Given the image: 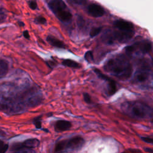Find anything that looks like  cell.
Masks as SVG:
<instances>
[{"mask_svg":"<svg viewBox=\"0 0 153 153\" xmlns=\"http://www.w3.org/2000/svg\"><path fill=\"white\" fill-rule=\"evenodd\" d=\"M105 71L120 79H127L132 74L131 64L124 55H119L108 60L103 66Z\"/></svg>","mask_w":153,"mask_h":153,"instance_id":"obj_1","label":"cell"},{"mask_svg":"<svg viewBox=\"0 0 153 153\" xmlns=\"http://www.w3.org/2000/svg\"><path fill=\"white\" fill-rule=\"evenodd\" d=\"M88 14L94 17H100L104 15V9L100 5L92 4L88 7Z\"/></svg>","mask_w":153,"mask_h":153,"instance_id":"obj_11","label":"cell"},{"mask_svg":"<svg viewBox=\"0 0 153 153\" xmlns=\"http://www.w3.org/2000/svg\"><path fill=\"white\" fill-rule=\"evenodd\" d=\"M6 18V15L3 11H0V22H3Z\"/></svg>","mask_w":153,"mask_h":153,"instance_id":"obj_25","label":"cell"},{"mask_svg":"<svg viewBox=\"0 0 153 153\" xmlns=\"http://www.w3.org/2000/svg\"><path fill=\"white\" fill-rule=\"evenodd\" d=\"M75 3L79 4V5H83L85 4L87 0H74Z\"/></svg>","mask_w":153,"mask_h":153,"instance_id":"obj_26","label":"cell"},{"mask_svg":"<svg viewBox=\"0 0 153 153\" xmlns=\"http://www.w3.org/2000/svg\"><path fill=\"white\" fill-rule=\"evenodd\" d=\"M134 34V30L123 31L119 30L107 33V34L103 36V39L104 41L108 44H114L115 42L123 43L130 40L133 37Z\"/></svg>","mask_w":153,"mask_h":153,"instance_id":"obj_4","label":"cell"},{"mask_svg":"<svg viewBox=\"0 0 153 153\" xmlns=\"http://www.w3.org/2000/svg\"><path fill=\"white\" fill-rule=\"evenodd\" d=\"M94 72L96 74L97 76L107 82L108 83V93L109 96H112L117 91V85L114 80L109 78V76L103 74L100 70L97 69H94Z\"/></svg>","mask_w":153,"mask_h":153,"instance_id":"obj_8","label":"cell"},{"mask_svg":"<svg viewBox=\"0 0 153 153\" xmlns=\"http://www.w3.org/2000/svg\"><path fill=\"white\" fill-rule=\"evenodd\" d=\"M34 124L36 128L39 129L41 128V121L39 119V117H38L36 119L34 120Z\"/></svg>","mask_w":153,"mask_h":153,"instance_id":"obj_22","label":"cell"},{"mask_svg":"<svg viewBox=\"0 0 153 153\" xmlns=\"http://www.w3.org/2000/svg\"><path fill=\"white\" fill-rule=\"evenodd\" d=\"M83 97H84V101L87 103H91V97L90 96L89 94H88L87 93H84L83 94Z\"/></svg>","mask_w":153,"mask_h":153,"instance_id":"obj_20","label":"cell"},{"mask_svg":"<svg viewBox=\"0 0 153 153\" xmlns=\"http://www.w3.org/2000/svg\"><path fill=\"white\" fill-rule=\"evenodd\" d=\"M150 66L149 63L146 62H143L142 65L137 68L134 75V79L136 82H143L148 79L149 76Z\"/></svg>","mask_w":153,"mask_h":153,"instance_id":"obj_7","label":"cell"},{"mask_svg":"<svg viewBox=\"0 0 153 153\" xmlns=\"http://www.w3.org/2000/svg\"><path fill=\"white\" fill-rule=\"evenodd\" d=\"M55 15L59 19V20H60L61 22H69L71 20L72 17V14L69 11H66V10H63V11L57 13Z\"/></svg>","mask_w":153,"mask_h":153,"instance_id":"obj_14","label":"cell"},{"mask_svg":"<svg viewBox=\"0 0 153 153\" xmlns=\"http://www.w3.org/2000/svg\"><path fill=\"white\" fill-rule=\"evenodd\" d=\"M141 139L143 141H144L146 143H150V144H152V143H153V140H152V138H150L148 137H142Z\"/></svg>","mask_w":153,"mask_h":153,"instance_id":"obj_23","label":"cell"},{"mask_svg":"<svg viewBox=\"0 0 153 153\" xmlns=\"http://www.w3.org/2000/svg\"><path fill=\"white\" fill-rule=\"evenodd\" d=\"M122 109L126 114L137 119H143L152 117L151 108L138 101L127 102L122 105Z\"/></svg>","mask_w":153,"mask_h":153,"instance_id":"obj_2","label":"cell"},{"mask_svg":"<svg viewBox=\"0 0 153 153\" xmlns=\"http://www.w3.org/2000/svg\"><path fill=\"white\" fill-rule=\"evenodd\" d=\"M48 6L54 14L66 9V5L62 0H52L48 3Z\"/></svg>","mask_w":153,"mask_h":153,"instance_id":"obj_9","label":"cell"},{"mask_svg":"<svg viewBox=\"0 0 153 153\" xmlns=\"http://www.w3.org/2000/svg\"><path fill=\"white\" fill-rule=\"evenodd\" d=\"M143 149H144V151H145V152H151V153L153 152V150H152V148H146H146H144Z\"/></svg>","mask_w":153,"mask_h":153,"instance_id":"obj_28","label":"cell"},{"mask_svg":"<svg viewBox=\"0 0 153 153\" xmlns=\"http://www.w3.org/2000/svg\"><path fill=\"white\" fill-rule=\"evenodd\" d=\"M84 143L85 140L82 137L76 136L69 139L59 141L56 144L54 151L59 152L78 151L84 146Z\"/></svg>","mask_w":153,"mask_h":153,"instance_id":"obj_3","label":"cell"},{"mask_svg":"<svg viewBox=\"0 0 153 153\" xmlns=\"http://www.w3.org/2000/svg\"><path fill=\"white\" fill-rule=\"evenodd\" d=\"M114 25L118 30L123 31H133L134 29V26L131 22L122 19L115 20L114 22Z\"/></svg>","mask_w":153,"mask_h":153,"instance_id":"obj_10","label":"cell"},{"mask_svg":"<svg viewBox=\"0 0 153 153\" xmlns=\"http://www.w3.org/2000/svg\"><path fill=\"white\" fill-rule=\"evenodd\" d=\"M152 49L151 42L149 41H142L127 46L125 48L126 53L129 55L140 53L145 54L149 53Z\"/></svg>","mask_w":153,"mask_h":153,"instance_id":"obj_5","label":"cell"},{"mask_svg":"<svg viewBox=\"0 0 153 153\" xmlns=\"http://www.w3.org/2000/svg\"><path fill=\"white\" fill-rule=\"evenodd\" d=\"M19 25L20 26H23L25 25V24L23 23V22H19Z\"/></svg>","mask_w":153,"mask_h":153,"instance_id":"obj_30","label":"cell"},{"mask_svg":"<svg viewBox=\"0 0 153 153\" xmlns=\"http://www.w3.org/2000/svg\"><path fill=\"white\" fill-rule=\"evenodd\" d=\"M35 22L38 23L39 24H42V25H44L47 23V20L46 19L43 17H38L35 19Z\"/></svg>","mask_w":153,"mask_h":153,"instance_id":"obj_21","label":"cell"},{"mask_svg":"<svg viewBox=\"0 0 153 153\" xmlns=\"http://www.w3.org/2000/svg\"><path fill=\"white\" fill-rule=\"evenodd\" d=\"M47 41L50 45H53V47H55L57 48H66V45L63 41L56 38L55 37H54L53 36H50V35L48 36L47 37Z\"/></svg>","mask_w":153,"mask_h":153,"instance_id":"obj_13","label":"cell"},{"mask_svg":"<svg viewBox=\"0 0 153 153\" xmlns=\"http://www.w3.org/2000/svg\"><path fill=\"white\" fill-rule=\"evenodd\" d=\"M39 145V140L36 138L29 139L22 143H17L13 145L11 150L15 152H30L31 149Z\"/></svg>","mask_w":153,"mask_h":153,"instance_id":"obj_6","label":"cell"},{"mask_svg":"<svg viewBox=\"0 0 153 153\" xmlns=\"http://www.w3.org/2000/svg\"><path fill=\"white\" fill-rule=\"evenodd\" d=\"M102 30V27H93L91 29L90 32V36L91 38H94L97 35L99 34V33Z\"/></svg>","mask_w":153,"mask_h":153,"instance_id":"obj_17","label":"cell"},{"mask_svg":"<svg viewBox=\"0 0 153 153\" xmlns=\"http://www.w3.org/2000/svg\"><path fill=\"white\" fill-rule=\"evenodd\" d=\"M84 59L88 63H93L94 62V57L92 51H88L84 54Z\"/></svg>","mask_w":153,"mask_h":153,"instance_id":"obj_18","label":"cell"},{"mask_svg":"<svg viewBox=\"0 0 153 153\" xmlns=\"http://www.w3.org/2000/svg\"><path fill=\"white\" fill-rule=\"evenodd\" d=\"M23 36H24V37H25V38H26V39H29L30 36H29V32H28L27 30H25V31L23 32Z\"/></svg>","mask_w":153,"mask_h":153,"instance_id":"obj_27","label":"cell"},{"mask_svg":"<svg viewBox=\"0 0 153 153\" xmlns=\"http://www.w3.org/2000/svg\"><path fill=\"white\" fill-rule=\"evenodd\" d=\"M72 127V124L67 120H58L54 124V129L56 131H64L69 130Z\"/></svg>","mask_w":153,"mask_h":153,"instance_id":"obj_12","label":"cell"},{"mask_svg":"<svg viewBox=\"0 0 153 153\" xmlns=\"http://www.w3.org/2000/svg\"><path fill=\"white\" fill-rule=\"evenodd\" d=\"M29 7L32 10H35L37 8V4L33 1H30L29 3Z\"/></svg>","mask_w":153,"mask_h":153,"instance_id":"obj_24","label":"cell"},{"mask_svg":"<svg viewBox=\"0 0 153 153\" xmlns=\"http://www.w3.org/2000/svg\"><path fill=\"white\" fill-rule=\"evenodd\" d=\"M8 145L7 144H5L4 142L0 140V152H5L7 149H8Z\"/></svg>","mask_w":153,"mask_h":153,"instance_id":"obj_19","label":"cell"},{"mask_svg":"<svg viewBox=\"0 0 153 153\" xmlns=\"http://www.w3.org/2000/svg\"><path fill=\"white\" fill-rule=\"evenodd\" d=\"M8 64L4 60H0V78L6 75L8 72Z\"/></svg>","mask_w":153,"mask_h":153,"instance_id":"obj_16","label":"cell"},{"mask_svg":"<svg viewBox=\"0 0 153 153\" xmlns=\"http://www.w3.org/2000/svg\"><path fill=\"white\" fill-rule=\"evenodd\" d=\"M62 63L65 66L75 69H79L81 68V65L79 63L71 59H65L62 62Z\"/></svg>","mask_w":153,"mask_h":153,"instance_id":"obj_15","label":"cell"},{"mask_svg":"<svg viewBox=\"0 0 153 153\" xmlns=\"http://www.w3.org/2000/svg\"><path fill=\"white\" fill-rule=\"evenodd\" d=\"M128 151L130 152H140L141 151L139 150V149H129Z\"/></svg>","mask_w":153,"mask_h":153,"instance_id":"obj_29","label":"cell"}]
</instances>
